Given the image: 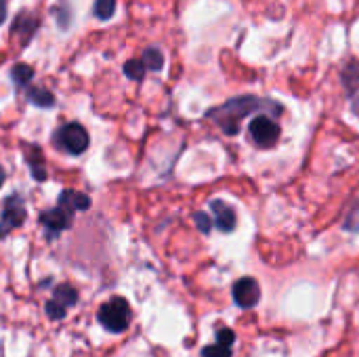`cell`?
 <instances>
[{"label":"cell","mask_w":359,"mask_h":357,"mask_svg":"<svg viewBox=\"0 0 359 357\" xmlns=\"http://www.w3.org/2000/svg\"><path fill=\"white\" fill-rule=\"evenodd\" d=\"M145 72H147V67H145L143 59H130V61L124 63V74L130 80H143Z\"/></svg>","instance_id":"9a60e30c"},{"label":"cell","mask_w":359,"mask_h":357,"mask_svg":"<svg viewBox=\"0 0 359 357\" xmlns=\"http://www.w3.org/2000/svg\"><path fill=\"white\" fill-rule=\"evenodd\" d=\"M261 299V286L255 278H240L233 284V301L242 309H252Z\"/></svg>","instance_id":"52a82bcc"},{"label":"cell","mask_w":359,"mask_h":357,"mask_svg":"<svg viewBox=\"0 0 359 357\" xmlns=\"http://www.w3.org/2000/svg\"><path fill=\"white\" fill-rule=\"evenodd\" d=\"M72 217H74V213H69L63 206H57V208H53L48 213H42L40 223L46 227V234L50 238H55V236H59L61 231H65L72 225Z\"/></svg>","instance_id":"ba28073f"},{"label":"cell","mask_w":359,"mask_h":357,"mask_svg":"<svg viewBox=\"0 0 359 357\" xmlns=\"http://www.w3.org/2000/svg\"><path fill=\"white\" fill-rule=\"evenodd\" d=\"M25 160L32 168V175L36 181H44L46 179V170H44V160H42V154L36 145L27 147V154H25Z\"/></svg>","instance_id":"8fae6325"},{"label":"cell","mask_w":359,"mask_h":357,"mask_svg":"<svg viewBox=\"0 0 359 357\" xmlns=\"http://www.w3.org/2000/svg\"><path fill=\"white\" fill-rule=\"evenodd\" d=\"M248 133H250V137H252V141H255L257 147L271 149L280 141L282 128H280V124H278L276 118L267 116L265 112H259V116L248 124Z\"/></svg>","instance_id":"3957f363"},{"label":"cell","mask_w":359,"mask_h":357,"mask_svg":"<svg viewBox=\"0 0 359 357\" xmlns=\"http://www.w3.org/2000/svg\"><path fill=\"white\" fill-rule=\"evenodd\" d=\"M351 109L353 114L359 118V93H353V103H351Z\"/></svg>","instance_id":"ffe728a7"},{"label":"cell","mask_w":359,"mask_h":357,"mask_svg":"<svg viewBox=\"0 0 359 357\" xmlns=\"http://www.w3.org/2000/svg\"><path fill=\"white\" fill-rule=\"evenodd\" d=\"M78 303V290L69 284H61L53 290V299L44 305V311L48 320H63L67 316V309Z\"/></svg>","instance_id":"277c9868"},{"label":"cell","mask_w":359,"mask_h":357,"mask_svg":"<svg viewBox=\"0 0 359 357\" xmlns=\"http://www.w3.org/2000/svg\"><path fill=\"white\" fill-rule=\"evenodd\" d=\"M27 99L38 107H53L55 105V95L50 90H46V88H40V86H34L27 93Z\"/></svg>","instance_id":"7c38bea8"},{"label":"cell","mask_w":359,"mask_h":357,"mask_svg":"<svg viewBox=\"0 0 359 357\" xmlns=\"http://www.w3.org/2000/svg\"><path fill=\"white\" fill-rule=\"evenodd\" d=\"M143 63H145L147 69L160 72L162 65H164V55H162L158 48H145V53H143Z\"/></svg>","instance_id":"5bb4252c"},{"label":"cell","mask_w":359,"mask_h":357,"mask_svg":"<svg viewBox=\"0 0 359 357\" xmlns=\"http://www.w3.org/2000/svg\"><path fill=\"white\" fill-rule=\"evenodd\" d=\"M97 320L99 324L114 335H120L128 328L130 324V305L126 299L122 297H114L107 303H103L97 311Z\"/></svg>","instance_id":"7a4b0ae2"},{"label":"cell","mask_w":359,"mask_h":357,"mask_svg":"<svg viewBox=\"0 0 359 357\" xmlns=\"http://www.w3.org/2000/svg\"><path fill=\"white\" fill-rule=\"evenodd\" d=\"M194 221H196V225H198V229H200L202 234H210L212 223H210V219H208L206 213H196V215H194Z\"/></svg>","instance_id":"ac0fdd59"},{"label":"cell","mask_w":359,"mask_h":357,"mask_svg":"<svg viewBox=\"0 0 359 357\" xmlns=\"http://www.w3.org/2000/svg\"><path fill=\"white\" fill-rule=\"evenodd\" d=\"M59 206L67 208L69 213L88 210L90 208V198L86 194H80V191H63L59 196Z\"/></svg>","instance_id":"30bf717a"},{"label":"cell","mask_w":359,"mask_h":357,"mask_svg":"<svg viewBox=\"0 0 359 357\" xmlns=\"http://www.w3.org/2000/svg\"><path fill=\"white\" fill-rule=\"evenodd\" d=\"M57 143L67 154L78 156L88 147V133H86V128L82 124L69 122V124H65V126H61L57 130Z\"/></svg>","instance_id":"5b68a950"},{"label":"cell","mask_w":359,"mask_h":357,"mask_svg":"<svg viewBox=\"0 0 359 357\" xmlns=\"http://www.w3.org/2000/svg\"><path fill=\"white\" fill-rule=\"evenodd\" d=\"M233 341H236V335H233L229 328H219V330H217V343L231 347V345H233Z\"/></svg>","instance_id":"d6986e66"},{"label":"cell","mask_w":359,"mask_h":357,"mask_svg":"<svg viewBox=\"0 0 359 357\" xmlns=\"http://www.w3.org/2000/svg\"><path fill=\"white\" fill-rule=\"evenodd\" d=\"M116 13V0H95V17L101 21L111 19V15Z\"/></svg>","instance_id":"2e32d148"},{"label":"cell","mask_w":359,"mask_h":357,"mask_svg":"<svg viewBox=\"0 0 359 357\" xmlns=\"http://www.w3.org/2000/svg\"><path fill=\"white\" fill-rule=\"evenodd\" d=\"M11 78H13V82H15L19 88H23V86H27L29 80L34 78V69H32L27 63H17V65H13V69H11Z\"/></svg>","instance_id":"4fadbf2b"},{"label":"cell","mask_w":359,"mask_h":357,"mask_svg":"<svg viewBox=\"0 0 359 357\" xmlns=\"http://www.w3.org/2000/svg\"><path fill=\"white\" fill-rule=\"evenodd\" d=\"M202 357H231V347L221 345V343L208 345V347L202 349Z\"/></svg>","instance_id":"e0dca14e"},{"label":"cell","mask_w":359,"mask_h":357,"mask_svg":"<svg viewBox=\"0 0 359 357\" xmlns=\"http://www.w3.org/2000/svg\"><path fill=\"white\" fill-rule=\"evenodd\" d=\"M210 210L215 213V223H217V227H219L221 231L229 234V231L236 229V210H233L227 202H223V200H212V202H210Z\"/></svg>","instance_id":"9c48e42d"},{"label":"cell","mask_w":359,"mask_h":357,"mask_svg":"<svg viewBox=\"0 0 359 357\" xmlns=\"http://www.w3.org/2000/svg\"><path fill=\"white\" fill-rule=\"evenodd\" d=\"M25 221V206L21 196H8L2 206V219H0V240L6 238L13 229L21 227Z\"/></svg>","instance_id":"8992f818"},{"label":"cell","mask_w":359,"mask_h":357,"mask_svg":"<svg viewBox=\"0 0 359 357\" xmlns=\"http://www.w3.org/2000/svg\"><path fill=\"white\" fill-rule=\"evenodd\" d=\"M2 183H4V170H2V166H0V187H2Z\"/></svg>","instance_id":"7402d4cb"},{"label":"cell","mask_w":359,"mask_h":357,"mask_svg":"<svg viewBox=\"0 0 359 357\" xmlns=\"http://www.w3.org/2000/svg\"><path fill=\"white\" fill-rule=\"evenodd\" d=\"M6 19V0H0V23H4Z\"/></svg>","instance_id":"44dd1931"},{"label":"cell","mask_w":359,"mask_h":357,"mask_svg":"<svg viewBox=\"0 0 359 357\" xmlns=\"http://www.w3.org/2000/svg\"><path fill=\"white\" fill-rule=\"evenodd\" d=\"M252 112H271L273 116H280L284 112V107L278 101H269V99H259L252 95H244V97H236L229 99L227 103L212 107L206 112V118L212 120L225 135L233 137L240 133V124L246 116H250Z\"/></svg>","instance_id":"6da1fadb"}]
</instances>
